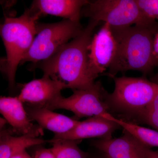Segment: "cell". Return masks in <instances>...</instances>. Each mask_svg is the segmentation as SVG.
<instances>
[{
  "mask_svg": "<svg viewBox=\"0 0 158 158\" xmlns=\"http://www.w3.org/2000/svg\"><path fill=\"white\" fill-rule=\"evenodd\" d=\"M81 33L56 54L34 65L52 79L65 84L72 90L84 89L94 85L88 73V46L99 22L89 19Z\"/></svg>",
  "mask_w": 158,
  "mask_h": 158,
  "instance_id": "6da1fadb",
  "label": "cell"
},
{
  "mask_svg": "<svg viewBox=\"0 0 158 158\" xmlns=\"http://www.w3.org/2000/svg\"><path fill=\"white\" fill-rule=\"evenodd\" d=\"M117 44L116 56L107 75L113 78L119 73L138 71L144 75L155 67L152 56L154 37L158 22L112 28Z\"/></svg>",
  "mask_w": 158,
  "mask_h": 158,
  "instance_id": "7a4b0ae2",
  "label": "cell"
},
{
  "mask_svg": "<svg viewBox=\"0 0 158 158\" xmlns=\"http://www.w3.org/2000/svg\"><path fill=\"white\" fill-rule=\"evenodd\" d=\"M40 16L31 7L19 17L6 16L1 25V36L6 53L2 71L6 74L11 89L15 86L18 66L31 48L37 35V20Z\"/></svg>",
  "mask_w": 158,
  "mask_h": 158,
  "instance_id": "3957f363",
  "label": "cell"
},
{
  "mask_svg": "<svg viewBox=\"0 0 158 158\" xmlns=\"http://www.w3.org/2000/svg\"><path fill=\"white\" fill-rule=\"evenodd\" d=\"M114 89L106 91L105 99L110 110L141 121L158 89V84L144 77H114Z\"/></svg>",
  "mask_w": 158,
  "mask_h": 158,
  "instance_id": "277c9868",
  "label": "cell"
},
{
  "mask_svg": "<svg viewBox=\"0 0 158 158\" xmlns=\"http://www.w3.org/2000/svg\"><path fill=\"white\" fill-rule=\"evenodd\" d=\"M37 28V35L20 65L31 62L34 65L48 59L84 29L81 23L65 19L52 23H38Z\"/></svg>",
  "mask_w": 158,
  "mask_h": 158,
  "instance_id": "5b68a950",
  "label": "cell"
},
{
  "mask_svg": "<svg viewBox=\"0 0 158 158\" xmlns=\"http://www.w3.org/2000/svg\"><path fill=\"white\" fill-rule=\"evenodd\" d=\"M103 22L112 28H122L150 23L156 20L146 17L136 0H96L89 1L81 15Z\"/></svg>",
  "mask_w": 158,
  "mask_h": 158,
  "instance_id": "8992f818",
  "label": "cell"
},
{
  "mask_svg": "<svg viewBox=\"0 0 158 158\" xmlns=\"http://www.w3.org/2000/svg\"><path fill=\"white\" fill-rule=\"evenodd\" d=\"M71 96H62L48 107L51 110L62 109L74 114L73 119L78 120L84 117L101 116L110 113V108L105 99V90L100 81L95 82L90 88L73 90Z\"/></svg>",
  "mask_w": 158,
  "mask_h": 158,
  "instance_id": "52a82bcc",
  "label": "cell"
},
{
  "mask_svg": "<svg viewBox=\"0 0 158 158\" xmlns=\"http://www.w3.org/2000/svg\"><path fill=\"white\" fill-rule=\"evenodd\" d=\"M117 50V42L112 29L104 23L94 34L88 46V73L93 81L110 68Z\"/></svg>",
  "mask_w": 158,
  "mask_h": 158,
  "instance_id": "ba28073f",
  "label": "cell"
},
{
  "mask_svg": "<svg viewBox=\"0 0 158 158\" xmlns=\"http://www.w3.org/2000/svg\"><path fill=\"white\" fill-rule=\"evenodd\" d=\"M67 88L64 83L44 74L23 85L18 97L23 103L33 107L46 108L62 96L61 91Z\"/></svg>",
  "mask_w": 158,
  "mask_h": 158,
  "instance_id": "9c48e42d",
  "label": "cell"
},
{
  "mask_svg": "<svg viewBox=\"0 0 158 158\" xmlns=\"http://www.w3.org/2000/svg\"><path fill=\"white\" fill-rule=\"evenodd\" d=\"M0 112L15 134L34 137L44 135L43 129L32 123L18 97H1Z\"/></svg>",
  "mask_w": 158,
  "mask_h": 158,
  "instance_id": "30bf717a",
  "label": "cell"
},
{
  "mask_svg": "<svg viewBox=\"0 0 158 158\" xmlns=\"http://www.w3.org/2000/svg\"><path fill=\"white\" fill-rule=\"evenodd\" d=\"M120 127L115 122L102 116H93L80 121L76 127L67 132L55 135L52 139L81 141L88 138H110L113 133Z\"/></svg>",
  "mask_w": 158,
  "mask_h": 158,
  "instance_id": "8fae6325",
  "label": "cell"
},
{
  "mask_svg": "<svg viewBox=\"0 0 158 158\" xmlns=\"http://www.w3.org/2000/svg\"><path fill=\"white\" fill-rule=\"evenodd\" d=\"M92 144L110 158H144L141 142L125 131L119 138H100Z\"/></svg>",
  "mask_w": 158,
  "mask_h": 158,
  "instance_id": "7c38bea8",
  "label": "cell"
},
{
  "mask_svg": "<svg viewBox=\"0 0 158 158\" xmlns=\"http://www.w3.org/2000/svg\"><path fill=\"white\" fill-rule=\"evenodd\" d=\"M89 2L87 0H36L31 7L40 16L50 15L80 23L82 10Z\"/></svg>",
  "mask_w": 158,
  "mask_h": 158,
  "instance_id": "4fadbf2b",
  "label": "cell"
},
{
  "mask_svg": "<svg viewBox=\"0 0 158 158\" xmlns=\"http://www.w3.org/2000/svg\"><path fill=\"white\" fill-rule=\"evenodd\" d=\"M25 109L32 121L37 122L40 127L52 132L55 135L67 132L80 122L79 120L55 113L47 108L26 106Z\"/></svg>",
  "mask_w": 158,
  "mask_h": 158,
  "instance_id": "5bb4252c",
  "label": "cell"
},
{
  "mask_svg": "<svg viewBox=\"0 0 158 158\" xmlns=\"http://www.w3.org/2000/svg\"><path fill=\"white\" fill-rule=\"evenodd\" d=\"M46 143H49V140L29 136H14L8 130H1L0 158H10L29 148Z\"/></svg>",
  "mask_w": 158,
  "mask_h": 158,
  "instance_id": "9a60e30c",
  "label": "cell"
},
{
  "mask_svg": "<svg viewBox=\"0 0 158 158\" xmlns=\"http://www.w3.org/2000/svg\"><path fill=\"white\" fill-rule=\"evenodd\" d=\"M104 118L118 123L124 131L132 135L145 146L150 148H158V131L138 125L131 122L119 119L111 115V113L106 115Z\"/></svg>",
  "mask_w": 158,
  "mask_h": 158,
  "instance_id": "2e32d148",
  "label": "cell"
},
{
  "mask_svg": "<svg viewBox=\"0 0 158 158\" xmlns=\"http://www.w3.org/2000/svg\"><path fill=\"white\" fill-rule=\"evenodd\" d=\"M81 141L66 139L49 140V143L52 145L51 150L56 158H89V154L79 147Z\"/></svg>",
  "mask_w": 158,
  "mask_h": 158,
  "instance_id": "e0dca14e",
  "label": "cell"
},
{
  "mask_svg": "<svg viewBox=\"0 0 158 158\" xmlns=\"http://www.w3.org/2000/svg\"><path fill=\"white\" fill-rule=\"evenodd\" d=\"M140 121L148 125L158 131V89Z\"/></svg>",
  "mask_w": 158,
  "mask_h": 158,
  "instance_id": "ac0fdd59",
  "label": "cell"
},
{
  "mask_svg": "<svg viewBox=\"0 0 158 158\" xmlns=\"http://www.w3.org/2000/svg\"><path fill=\"white\" fill-rule=\"evenodd\" d=\"M144 15L149 19H158V0H136Z\"/></svg>",
  "mask_w": 158,
  "mask_h": 158,
  "instance_id": "d6986e66",
  "label": "cell"
},
{
  "mask_svg": "<svg viewBox=\"0 0 158 158\" xmlns=\"http://www.w3.org/2000/svg\"><path fill=\"white\" fill-rule=\"evenodd\" d=\"M34 158H56L50 148H39L35 151Z\"/></svg>",
  "mask_w": 158,
  "mask_h": 158,
  "instance_id": "ffe728a7",
  "label": "cell"
},
{
  "mask_svg": "<svg viewBox=\"0 0 158 158\" xmlns=\"http://www.w3.org/2000/svg\"><path fill=\"white\" fill-rule=\"evenodd\" d=\"M152 56L155 66L158 67V31L155 35L153 41Z\"/></svg>",
  "mask_w": 158,
  "mask_h": 158,
  "instance_id": "44dd1931",
  "label": "cell"
},
{
  "mask_svg": "<svg viewBox=\"0 0 158 158\" xmlns=\"http://www.w3.org/2000/svg\"><path fill=\"white\" fill-rule=\"evenodd\" d=\"M141 148L144 158H158V152L153 150L141 143Z\"/></svg>",
  "mask_w": 158,
  "mask_h": 158,
  "instance_id": "7402d4cb",
  "label": "cell"
},
{
  "mask_svg": "<svg viewBox=\"0 0 158 158\" xmlns=\"http://www.w3.org/2000/svg\"><path fill=\"white\" fill-rule=\"evenodd\" d=\"M92 158H110L108 156L105 155V154L103 153L100 152H99V154L98 155L93 157Z\"/></svg>",
  "mask_w": 158,
  "mask_h": 158,
  "instance_id": "603a6c76",
  "label": "cell"
},
{
  "mask_svg": "<svg viewBox=\"0 0 158 158\" xmlns=\"http://www.w3.org/2000/svg\"><path fill=\"white\" fill-rule=\"evenodd\" d=\"M6 123H7V121L6 120L5 118H1V130L3 129V127L5 126V125Z\"/></svg>",
  "mask_w": 158,
  "mask_h": 158,
  "instance_id": "cb8c5ba5",
  "label": "cell"
},
{
  "mask_svg": "<svg viewBox=\"0 0 158 158\" xmlns=\"http://www.w3.org/2000/svg\"><path fill=\"white\" fill-rule=\"evenodd\" d=\"M25 158H34L33 157H32L28 153L27 154V155L26 156V157Z\"/></svg>",
  "mask_w": 158,
  "mask_h": 158,
  "instance_id": "d4e9b609",
  "label": "cell"
}]
</instances>
